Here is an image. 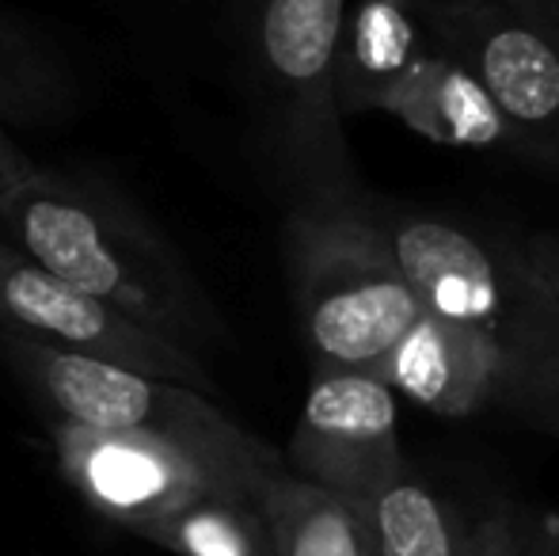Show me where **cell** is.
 <instances>
[{
  "label": "cell",
  "mask_w": 559,
  "mask_h": 556,
  "mask_svg": "<svg viewBox=\"0 0 559 556\" xmlns=\"http://www.w3.org/2000/svg\"><path fill=\"white\" fill-rule=\"evenodd\" d=\"M0 240L202 363L225 343L222 312L183 256L104 184L35 164L0 194Z\"/></svg>",
  "instance_id": "cell-1"
},
{
  "label": "cell",
  "mask_w": 559,
  "mask_h": 556,
  "mask_svg": "<svg viewBox=\"0 0 559 556\" xmlns=\"http://www.w3.org/2000/svg\"><path fill=\"white\" fill-rule=\"evenodd\" d=\"M282 248L312 370L377 374L423 309L369 222L366 194L338 206H294Z\"/></svg>",
  "instance_id": "cell-2"
},
{
  "label": "cell",
  "mask_w": 559,
  "mask_h": 556,
  "mask_svg": "<svg viewBox=\"0 0 559 556\" xmlns=\"http://www.w3.org/2000/svg\"><path fill=\"white\" fill-rule=\"evenodd\" d=\"M366 214L427 317L499 343L514 366L559 343V301L518 240H495L445 214L369 194Z\"/></svg>",
  "instance_id": "cell-3"
},
{
  "label": "cell",
  "mask_w": 559,
  "mask_h": 556,
  "mask_svg": "<svg viewBox=\"0 0 559 556\" xmlns=\"http://www.w3.org/2000/svg\"><path fill=\"white\" fill-rule=\"evenodd\" d=\"M0 358L46 423L168 438L248 473H274L286 465L274 446L228 419L214 397L194 393L179 381L126 370L104 358L69 355L4 328H0Z\"/></svg>",
  "instance_id": "cell-4"
},
{
  "label": "cell",
  "mask_w": 559,
  "mask_h": 556,
  "mask_svg": "<svg viewBox=\"0 0 559 556\" xmlns=\"http://www.w3.org/2000/svg\"><path fill=\"white\" fill-rule=\"evenodd\" d=\"M346 0H255L251 54L263 111L294 206L361 194L335 104V50Z\"/></svg>",
  "instance_id": "cell-5"
},
{
  "label": "cell",
  "mask_w": 559,
  "mask_h": 556,
  "mask_svg": "<svg viewBox=\"0 0 559 556\" xmlns=\"http://www.w3.org/2000/svg\"><path fill=\"white\" fill-rule=\"evenodd\" d=\"M438 50L491 96L518 156L559 161V4L548 0H435Z\"/></svg>",
  "instance_id": "cell-6"
},
{
  "label": "cell",
  "mask_w": 559,
  "mask_h": 556,
  "mask_svg": "<svg viewBox=\"0 0 559 556\" xmlns=\"http://www.w3.org/2000/svg\"><path fill=\"white\" fill-rule=\"evenodd\" d=\"M66 484L126 534H145L153 522L210 492L255 496L271 473L225 465L191 446L130 430H92L76 423H46ZM286 469V465H282ZM278 473V469H274Z\"/></svg>",
  "instance_id": "cell-7"
},
{
  "label": "cell",
  "mask_w": 559,
  "mask_h": 556,
  "mask_svg": "<svg viewBox=\"0 0 559 556\" xmlns=\"http://www.w3.org/2000/svg\"><path fill=\"white\" fill-rule=\"evenodd\" d=\"M0 328L69 355L104 358L126 370L179 381L202 397L217 393L214 374L202 358L73 289L69 282L20 256L8 240H0Z\"/></svg>",
  "instance_id": "cell-8"
},
{
  "label": "cell",
  "mask_w": 559,
  "mask_h": 556,
  "mask_svg": "<svg viewBox=\"0 0 559 556\" xmlns=\"http://www.w3.org/2000/svg\"><path fill=\"white\" fill-rule=\"evenodd\" d=\"M282 461L294 476L366 514L407 469L396 435V393L373 370H312Z\"/></svg>",
  "instance_id": "cell-9"
},
{
  "label": "cell",
  "mask_w": 559,
  "mask_h": 556,
  "mask_svg": "<svg viewBox=\"0 0 559 556\" xmlns=\"http://www.w3.org/2000/svg\"><path fill=\"white\" fill-rule=\"evenodd\" d=\"M377 556H556L559 530L514 499H456L415 469L366 507Z\"/></svg>",
  "instance_id": "cell-10"
},
{
  "label": "cell",
  "mask_w": 559,
  "mask_h": 556,
  "mask_svg": "<svg viewBox=\"0 0 559 556\" xmlns=\"http://www.w3.org/2000/svg\"><path fill=\"white\" fill-rule=\"evenodd\" d=\"M377 378L435 416L472 419L499 409L514 378V358L499 343L423 312L384 355Z\"/></svg>",
  "instance_id": "cell-11"
},
{
  "label": "cell",
  "mask_w": 559,
  "mask_h": 556,
  "mask_svg": "<svg viewBox=\"0 0 559 556\" xmlns=\"http://www.w3.org/2000/svg\"><path fill=\"white\" fill-rule=\"evenodd\" d=\"M438 50L427 0H346L335 50V104L343 119L373 115L396 84Z\"/></svg>",
  "instance_id": "cell-12"
},
{
  "label": "cell",
  "mask_w": 559,
  "mask_h": 556,
  "mask_svg": "<svg viewBox=\"0 0 559 556\" xmlns=\"http://www.w3.org/2000/svg\"><path fill=\"white\" fill-rule=\"evenodd\" d=\"M381 115L404 122L407 130L442 149L518 153V141L491 96L445 50H430L384 99Z\"/></svg>",
  "instance_id": "cell-13"
},
{
  "label": "cell",
  "mask_w": 559,
  "mask_h": 556,
  "mask_svg": "<svg viewBox=\"0 0 559 556\" xmlns=\"http://www.w3.org/2000/svg\"><path fill=\"white\" fill-rule=\"evenodd\" d=\"M259 511L271 530L274 556H377L366 514L289 469L263 481Z\"/></svg>",
  "instance_id": "cell-14"
},
{
  "label": "cell",
  "mask_w": 559,
  "mask_h": 556,
  "mask_svg": "<svg viewBox=\"0 0 559 556\" xmlns=\"http://www.w3.org/2000/svg\"><path fill=\"white\" fill-rule=\"evenodd\" d=\"M141 537L171 556H274L259 499L233 492L191 499L153 522Z\"/></svg>",
  "instance_id": "cell-15"
},
{
  "label": "cell",
  "mask_w": 559,
  "mask_h": 556,
  "mask_svg": "<svg viewBox=\"0 0 559 556\" xmlns=\"http://www.w3.org/2000/svg\"><path fill=\"white\" fill-rule=\"evenodd\" d=\"M69 81L61 61L31 31L0 15V122L46 127L66 115Z\"/></svg>",
  "instance_id": "cell-16"
},
{
  "label": "cell",
  "mask_w": 559,
  "mask_h": 556,
  "mask_svg": "<svg viewBox=\"0 0 559 556\" xmlns=\"http://www.w3.org/2000/svg\"><path fill=\"white\" fill-rule=\"evenodd\" d=\"M495 412L559 442V343L514 366V378Z\"/></svg>",
  "instance_id": "cell-17"
},
{
  "label": "cell",
  "mask_w": 559,
  "mask_h": 556,
  "mask_svg": "<svg viewBox=\"0 0 559 556\" xmlns=\"http://www.w3.org/2000/svg\"><path fill=\"white\" fill-rule=\"evenodd\" d=\"M518 245H522L530 268L537 271V279L548 286V294L559 301V233H537V237H525Z\"/></svg>",
  "instance_id": "cell-18"
},
{
  "label": "cell",
  "mask_w": 559,
  "mask_h": 556,
  "mask_svg": "<svg viewBox=\"0 0 559 556\" xmlns=\"http://www.w3.org/2000/svg\"><path fill=\"white\" fill-rule=\"evenodd\" d=\"M27 171H35V161H31V156L23 153L20 145H15L12 130L0 122V194H4L8 187L20 184Z\"/></svg>",
  "instance_id": "cell-19"
},
{
  "label": "cell",
  "mask_w": 559,
  "mask_h": 556,
  "mask_svg": "<svg viewBox=\"0 0 559 556\" xmlns=\"http://www.w3.org/2000/svg\"><path fill=\"white\" fill-rule=\"evenodd\" d=\"M427 4H435V0H427Z\"/></svg>",
  "instance_id": "cell-20"
},
{
  "label": "cell",
  "mask_w": 559,
  "mask_h": 556,
  "mask_svg": "<svg viewBox=\"0 0 559 556\" xmlns=\"http://www.w3.org/2000/svg\"><path fill=\"white\" fill-rule=\"evenodd\" d=\"M552 4H559V0H552Z\"/></svg>",
  "instance_id": "cell-21"
},
{
  "label": "cell",
  "mask_w": 559,
  "mask_h": 556,
  "mask_svg": "<svg viewBox=\"0 0 559 556\" xmlns=\"http://www.w3.org/2000/svg\"><path fill=\"white\" fill-rule=\"evenodd\" d=\"M548 4H552V0H548Z\"/></svg>",
  "instance_id": "cell-22"
},
{
  "label": "cell",
  "mask_w": 559,
  "mask_h": 556,
  "mask_svg": "<svg viewBox=\"0 0 559 556\" xmlns=\"http://www.w3.org/2000/svg\"><path fill=\"white\" fill-rule=\"evenodd\" d=\"M556 556H559V553H556Z\"/></svg>",
  "instance_id": "cell-23"
}]
</instances>
